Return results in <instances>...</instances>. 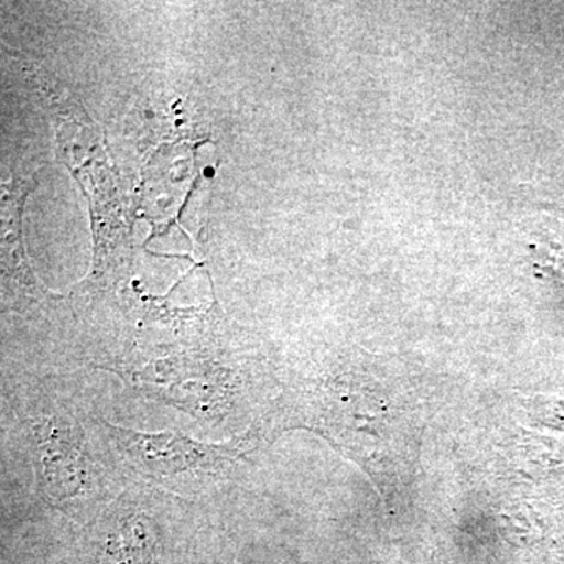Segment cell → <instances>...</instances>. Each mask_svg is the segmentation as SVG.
Returning a JSON list of instances; mask_svg holds the SVG:
<instances>
[{
	"mask_svg": "<svg viewBox=\"0 0 564 564\" xmlns=\"http://www.w3.org/2000/svg\"><path fill=\"white\" fill-rule=\"evenodd\" d=\"M121 458L144 480L169 485L181 477H221L247 454V437L206 444L174 430L144 433L101 421Z\"/></svg>",
	"mask_w": 564,
	"mask_h": 564,
	"instance_id": "1",
	"label": "cell"
},
{
	"mask_svg": "<svg viewBox=\"0 0 564 564\" xmlns=\"http://www.w3.org/2000/svg\"><path fill=\"white\" fill-rule=\"evenodd\" d=\"M24 426L43 499L54 507L68 508L90 496L95 463L79 423L63 415H44L28 419Z\"/></svg>",
	"mask_w": 564,
	"mask_h": 564,
	"instance_id": "2",
	"label": "cell"
},
{
	"mask_svg": "<svg viewBox=\"0 0 564 564\" xmlns=\"http://www.w3.org/2000/svg\"><path fill=\"white\" fill-rule=\"evenodd\" d=\"M104 538L101 564H154L155 525L143 511L121 510Z\"/></svg>",
	"mask_w": 564,
	"mask_h": 564,
	"instance_id": "3",
	"label": "cell"
}]
</instances>
